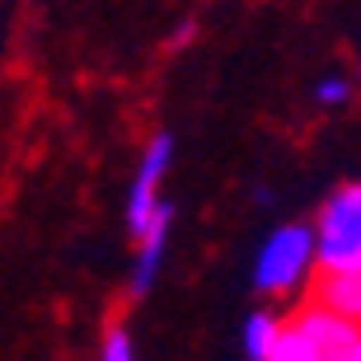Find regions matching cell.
<instances>
[{
    "label": "cell",
    "instance_id": "6da1fadb",
    "mask_svg": "<svg viewBox=\"0 0 361 361\" xmlns=\"http://www.w3.org/2000/svg\"><path fill=\"white\" fill-rule=\"evenodd\" d=\"M319 263H314V235L300 221H286L258 244L254 254V291L263 300H277V305H295L310 295V281H314Z\"/></svg>",
    "mask_w": 361,
    "mask_h": 361
},
{
    "label": "cell",
    "instance_id": "7a4b0ae2",
    "mask_svg": "<svg viewBox=\"0 0 361 361\" xmlns=\"http://www.w3.org/2000/svg\"><path fill=\"white\" fill-rule=\"evenodd\" d=\"M319 272L361 268V183H338L310 221Z\"/></svg>",
    "mask_w": 361,
    "mask_h": 361
},
{
    "label": "cell",
    "instance_id": "3957f363",
    "mask_svg": "<svg viewBox=\"0 0 361 361\" xmlns=\"http://www.w3.org/2000/svg\"><path fill=\"white\" fill-rule=\"evenodd\" d=\"M286 324H291V334L300 338V348L310 352V361H348L352 343H357V334H361V324L334 314L329 305L310 300V295L291 305Z\"/></svg>",
    "mask_w": 361,
    "mask_h": 361
},
{
    "label": "cell",
    "instance_id": "277c9868",
    "mask_svg": "<svg viewBox=\"0 0 361 361\" xmlns=\"http://www.w3.org/2000/svg\"><path fill=\"white\" fill-rule=\"evenodd\" d=\"M169 164H174V136H169V132H155L146 146H141V160H136L132 188H127V235H136V230L155 216V207L164 202L160 183H164V174H169Z\"/></svg>",
    "mask_w": 361,
    "mask_h": 361
},
{
    "label": "cell",
    "instance_id": "5b68a950",
    "mask_svg": "<svg viewBox=\"0 0 361 361\" xmlns=\"http://www.w3.org/2000/svg\"><path fill=\"white\" fill-rule=\"evenodd\" d=\"M169 230H174V202L164 197L160 207H155V216H150L146 226L132 235L136 254H132V286L127 291L141 300V295H150V286L160 281V268H164V249H169Z\"/></svg>",
    "mask_w": 361,
    "mask_h": 361
},
{
    "label": "cell",
    "instance_id": "8992f818",
    "mask_svg": "<svg viewBox=\"0 0 361 361\" xmlns=\"http://www.w3.org/2000/svg\"><path fill=\"white\" fill-rule=\"evenodd\" d=\"M310 300H319V305H329L334 314L361 324V268L314 272V281H310Z\"/></svg>",
    "mask_w": 361,
    "mask_h": 361
},
{
    "label": "cell",
    "instance_id": "52a82bcc",
    "mask_svg": "<svg viewBox=\"0 0 361 361\" xmlns=\"http://www.w3.org/2000/svg\"><path fill=\"white\" fill-rule=\"evenodd\" d=\"M281 329H286V314H277V310H254V314L244 319V334H240L244 357H249V361H263L272 352V343L281 338Z\"/></svg>",
    "mask_w": 361,
    "mask_h": 361
},
{
    "label": "cell",
    "instance_id": "ba28073f",
    "mask_svg": "<svg viewBox=\"0 0 361 361\" xmlns=\"http://www.w3.org/2000/svg\"><path fill=\"white\" fill-rule=\"evenodd\" d=\"M99 361H136V343L127 334V324H108L99 338Z\"/></svg>",
    "mask_w": 361,
    "mask_h": 361
},
{
    "label": "cell",
    "instance_id": "9c48e42d",
    "mask_svg": "<svg viewBox=\"0 0 361 361\" xmlns=\"http://www.w3.org/2000/svg\"><path fill=\"white\" fill-rule=\"evenodd\" d=\"M314 99H319L324 108L352 104V80H348V75H324V80H314Z\"/></svg>",
    "mask_w": 361,
    "mask_h": 361
},
{
    "label": "cell",
    "instance_id": "30bf717a",
    "mask_svg": "<svg viewBox=\"0 0 361 361\" xmlns=\"http://www.w3.org/2000/svg\"><path fill=\"white\" fill-rule=\"evenodd\" d=\"M263 361H310V352L300 348V338L291 334V324H286V329H281V338L277 343H272V352Z\"/></svg>",
    "mask_w": 361,
    "mask_h": 361
},
{
    "label": "cell",
    "instance_id": "8fae6325",
    "mask_svg": "<svg viewBox=\"0 0 361 361\" xmlns=\"http://www.w3.org/2000/svg\"><path fill=\"white\" fill-rule=\"evenodd\" d=\"M348 361H361V334H357V343H352V352H348Z\"/></svg>",
    "mask_w": 361,
    "mask_h": 361
}]
</instances>
